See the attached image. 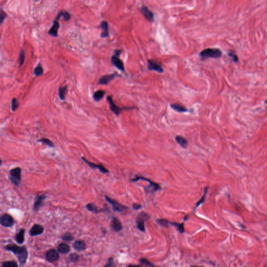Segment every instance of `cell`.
Segmentation results:
<instances>
[{
  "label": "cell",
  "mask_w": 267,
  "mask_h": 267,
  "mask_svg": "<svg viewBox=\"0 0 267 267\" xmlns=\"http://www.w3.org/2000/svg\"><path fill=\"white\" fill-rule=\"evenodd\" d=\"M142 14L143 15L146 19L150 23H153L154 21V15L153 13L146 6H142L140 8Z\"/></svg>",
  "instance_id": "9"
},
{
  "label": "cell",
  "mask_w": 267,
  "mask_h": 267,
  "mask_svg": "<svg viewBox=\"0 0 267 267\" xmlns=\"http://www.w3.org/2000/svg\"><path fill=\"white\" fill-rule=\"evenodd\" d=\"M115 265L114 261H113V258H110V259L108 260V262L107 264H105L104 267H115Z\"/></svg>",
  "instance_id": "40"
},
{
  "label": "cell",
  "mask_w": 267,
  "mask_h": 267,
  "mask_svg": "<svg viewBox=\"0 0 267 267\" xmlns=\"http://www.w3.org/2000/svg\"><path fill=\"white\" fill-rule=\"evenodd\" d=\"M19 102L17 100V99H16V98H13L12 100V105H11L12 110L13 111H15L16 110L19 108Z\"/></svg>",
  "instance_id": "37"
},
{
  "label": "cell",
  "mask_w": 267,
  "mask_h": 267,
  "mask_svg": "<svg viewBox=\"0 0 267 267\" xmlns=\"http://www.w3.org/2000/svg\"><path fill=\"white\" fill-rule=\"evenodd\" d=\"M38 142H42L45 145L48 146V147H51V148H54V147L53 143L50 140L47 139V138H42V139H39Z\"/></svg>",
  "instance_id": "31"
},
{
  "label": "cell",
  "mask_w": 267,
  "mask_h": 267,
  "mask_svg": "<svg viewBox=\"0 0 267 267\" xmlns=\"http://www.w3.org/2000/svg\"><path fill=\"white\" fill-rule=\"evenodd\" d=\"M122 52L121 50H115V53L111 57V63L117 69L121 71H124L125 68L123 62L120 59V56Z\"/></svg>",
  "instance_id": "4"
},
{
  "label": "cell",
  "mask_w": 267,
  "mask_h": 267,
  "mask_svg": "<svg viewBox=\"0 0 267 267\" xmlns=\"http://www.w3.org/2000/svg\"><path fill=\"white\" fill-rule=\"evenodd\" d=\"M43 69L41 64H39L36 68H35L34 74L36 76H40L43 74Z\"/></svg>",
  "instance_id": "28"
},
{
  "label": "cell",
  "mask_w": 267,
  "mask_h": 267,
  "mask_svg": "<svg viewBox=\"0 0 267 267\" xmlns=\"http://www.w3.org/2000/svg\"><path fill=\"white\" fill-rule=\"evenodd\" d=\"M59 253L56 250L54 249H51L46 252L45 254V258L46 260L49 263H53L57 261L59 259Z\"/></svg>",
  "instance_id": "10"
},
{
  "label": "cell",
  "mask_w": 267,
  "mask_h": 267,
  "mask_svg": "<svg viewBox=\"0 0 267 267\" xmlns=\"http://www.w3.org/2000/svg\"><path fill=\"white\" fill-rule=\"evenodd\" d=\"M82 159L83 161H84V162H85V163H86L87 164H88V165L92 168H93V169H96V168H97V169H98V170H99V171L101 172V173H104V174H106V173H108L109 172V170L105 168V167H104V165H102V164H96L93 163V162H90L89 161L87 160V159L84 157H82Z\"/></svg>",
  "instance_id": "12"
},
{
  "label": "cell",
  "mask_w": 267,
  "mask_h": 267,
  "mask_svg": "<svg viewBox=\"0 0 267 267\" xmlns=\"http://www.w3.org/2000/svg\"><path fill=\"white\" fill-rule=\"evenodd\" d=\"M110 227L113 231L115 232H120L123 229V227L120 220L117 218H115V217L112 218L111 221Z\"/></svg>",
  "instance_id": "15"
},
{
  "label": "cell",
  "mask_w": 267,
  "mask_h": 267,
  "mask_svg": "<svg viewBox=\"0 0 267 267\" xmlns=\"http://www.w3.org/2000/svg\"><path fill=\"white\" fill-rule=\"evenodd\" d=\"M68 259L72 263H76L79 259V256L76 253L71 254L68 257Z\"/></svg>",
  "instance_id": "36"
},
{
  "label": "cell",
  "mask_w": 267,
  "mask_h": 267,
  "mask_svg": "<svg viewBox=\"0 0 267 267\" xmlns=\"http://www.w3.org/2000/svg\"><path fill=\"white\" fill-rule=\"evenodd\" d=\"M44 227L40 224H35L32 227L29 231V235L31 236H36L41 235L44 232Z\"/></svg>",
  "instance_id": "14"
},
{
  "label": "cell",
  "mask_w": 267,
  "mask_h": 267,
  "mask_svg": "<svg viewBox=\"0 0 267 267\" xmlns=\"http://www.w3.org/2000/svg\"><path fill=\"white\" fill-rule=\"evenodd\" d=\"M140 263H141V264H144V265H145V266H150V267H153L154 266L148 260H147L146 259H144V258L141 259L140 260Z\"/></svg>",
  "instance_id": "39"
},
{
  "label": "cell",
  "mask_w": 267,
  "mask_h": 267,
  "mask_svg": "<svg viewBox=\"0 0 267 267\" xmlns=\"http://www.w3.org/2000/svg\"><path fill=\"white\" fill-rule=\"evenodd\" d=\"M207 193H208V187H206L205 190H204V195H203V196H202L201 198L199 200V201L196 204V207H195L196 208L197 207H199V206L201 204H202V203H204V202H205L206 198V196H207Z\"/></svg>",
  "instance_id": "35"
},
{
  "label": "cell",
  "mask_w": 267,
  "mask_h": 267,
  "mask_svg": "<svg viewBox=\"0 0 267 267\" xmlns=\"http://www.w3.org/2000/svg\"><path fill=\"white\" fill-rule=\"evenodd\" d=\"M67 92V86L60 87L59 88V96L61 100H64L65 98V94Z\"/></svg>",
  "instance_id": "27"
},
{
  "label": "cell",
  "mask_w": 267,
  "mask_h": 267,
  "mask_svg": "<svg viewBox=\"0 0 267 267\" xmlns=\"http://www.w3.org/2000/svg\"><path fill=\"white\" fill-rule=\"evenodd\" d=\"M70 246L68 245V244L65 243H62L60 244H59V245L57 247V250L60 253L62 254H67L70 252Z\"/></svg>",
  "instance_id": "20"
},
{
  "label": "cell",
  "mask_w": 267,
  "mask_h": 267,
  "mask_svg": "<svg viewBox=\"0 0 267 267\" xmlns=\"http://www.w3.org/2000/svg\"><path fill=\"white\" fill-rule=\"evenodd\" d=\"M2 267H18L17 263L14 260L4 261L2 263Z\"/></svg>",
  "instance_id": "30"
},
{
  "label": "cell",
  "mask_w": 267,
  "mask_h": 267,
  "mask_svg": "<svg viewBox=\"0 0 267 267\" xmlns=\"http://www.w3.org/2000/svg\"><path fill=\"white\" fill-rule=\"evenodd\" d=\"M265 103H266V104H267V100L266 101H265Z\"/></svg>",
  "instance_id": "43"
},
{
  "label": "cell",
  "mask_w": 267,
  "mask_h": 267,
  "mask_svg": "<svg viewBox=\"0 0 267 267\" xmlns=\"http://www.w3.org/2000/svg\"><path fill=\"white\" fill-rule=\"evenodd\" d=\"M222 55V51L217 48H207L201 51L199 54V56L202 59H218L221 57Z\"/></svg>",
  "instance_id": "2"
},
{
  "label": "cell",
  "mask_w": 267,
  "mask_h": 267,
  "mask_svg": "<svg viewBox=\"0 0 267 267\" xmlns=\"http://www.w3.org/2000/svg\"><path fill=\"white\" fill-rule=\"evenodd\" d=\"M116 76V74L106 75L104 76H102L99 79V83L102 85H107L111 80L114 79Z\"/></svg>",
  "instance_id": "18"
},
{
  "label": "cell",
  "mask_w": 267,
  "mask_h": 267,
  "mask_svg": "<svg viewBox=\"0 0 267 267\" xmlns=\"http://www.w3.org/2000/svg\"><path fill=\"white\" fill-rule=\"evenodd\" d=\"M107 101L108 102L110 105V110L115 113L116 115L118 116L123 110H129L135 109V107H127V108H120L116 105L113 102L111 96H108L107 98Z\"/></svg>",
  "instance_id": "5"
},
{
  "label": "cell",
  "mask_w": 267,
  "mask_h": 267,
  "mask_svg": "<svg viewBox=\"0 0 267 267\" xmlns=\"http://www.w3.org/2000/svg\"><path fill=\"white\" fill-rule=\"evenodd\" d=\"M175 139L176 142L178 144H179V145L181 146V147H183V148H186L189 145V143H188L187 140L183 136L177 135L175 138Z\"/></svg>",
  "instance_id": "21"
},
{
  "label": "cell",
  "mask_w": 267,
  "mask_h": 267,
  "mask_svg": "<svg viewBox=\"0 0 267 267\" xmlns=\"http://www.w3.org/2000/svg\"><path fill=\"white\" fill-rule=\"evenodd\" d=\"M62 239L65 242H68L74 239V237L72 234L70 233H66L62 236Z\"/></svg>",
  "instance_id": "33"
},
{
  "label": "cell",
  "mask_w": 267,
  "mask_h": 267,
  "mask_svg": "<svg viewBox=\"0 0 267 267\" xmlns=\"http://www.w3.org/2000/svg\"><path fill=\"white\" fill-rule=\"evenodd\" d=\"M158 223L163 227H168L171 225V222L166 219H158L157 220Z\"/></svg>",
  "instance_id": "34"
},
{
  "label": "cell",
  "mask_w": 267,
  "mask_h": 267,
  "mask_svg": "<svg viewBox=\"0 0 267 267\" xmlns=\"http://www.w3.org/2000/svg\"><path fill=\"white\" fill-rule=\"evenodd\" d=\"M25 231L24 229H22L16 234L15 241L19 244H22L24 242V235H25Z\"/></svg>",
  "instance_id": "22"
},
{
  "label": "cell",
  "mask_w": 267,
  "mask_h": 267,
  "mask_svg": "<svg viewBox=\"0 0 267 267\" xmlns=\"http://www.w3.org/2000/svg\"><path fill=\"white\" fill-rule=\"evenodd\" d=\"M105 94V91L103 90H98L93 94V99L96 102H99L103 98Z\"/></svg>",
  "instance_id": "25"
},
{
  "label": "cell",
  "mask_w": 267,
  "mask_h": 267,
  "mask_svg": "<svg viewBox=\"0 0 267 267\" xmlns=\"http://www.w3.org/2000/svg\"><path fill=\"white\" fill-rule=\"evenodd\" d=\"M105 199L111 205L112 209L115 211L117 212H122L124 210L127 209L126 207L120 204L119 202H117V201L109 197L108 196H105Z\"/></svg>",
  "instance_id": "7"
},
{
  "label": "cell",
  "mask_w": 267,
  "mask_h": 267,
  "mask_svg": "<svg viewBox=\"0 0 267 267\" xmlns=\"http://www.w3.org/2000/svg\"><path fill=\"white\" fill-rule=\"evenodd\" d=\"M133 208L135 210H139L140 209L142 208V206L138 204H135L133 206Z\"/></svg>",
  "instance_id": "42"
},
{
  "label": "cell",
  "mask_w": 267,
  "mask_h": 267,
  "mask_svg": "<svg viewBox=\"0 0 267 267\" xmlns=\"http://www.w3.org/2000/svg\"><path fill=\"white\" fill-rule=\"evenodd\" d=\"M0 223L2 226L5 227H11L14 224V219L8 214L5 213L1 216Z\"/></svg>",
  "instance_id": "8"
},
{
  "label": "cell",
  "mask_w": 267,
  "mask_h": 267,
  "mask_svg": "<svg viewBox=\"0 0 267 267\" xmlns=\"http://www.w3.org/2000/svg\"></svg>",
  "instance_id": "44"
},
{
  "label": "cell",
  "mask_w": 267,
  "mask_h": 267,
  "mask_svg": "<svg viewBox=\"0 0 267 267\" xmlns=\"http://www.w3.org/2000/svg\"><path fill=\"white\" fill-rule=\"evenodd\" d=\"M100 27L102 28V32L101 34V38H107L109 37L108 24L106 21H102L100 25Z\"/></svg>",
  "instance_id": "19"
},
{
  "label": "cell",
  "mask_w": 267,
  "mask_h": 267,
  "mask_svg": "<svg viewBox=\"0 0 267 267\" xmlns=\"http://www.w3.org/2000/svg\"><path fill=\"white\" fill-rule=\"evenodd\" d=\"M9 179L14 185L19 186L21 181V168L16 167L11 169L9 171Z\"/></svg>",
  "instance_id": "3"
},
{
  "label": "cell",
  "mask_w": 267,
  "mask_h": 267,
  "mask_svg": "<svg viewBox=\"0 0 267 267\" xmlns=\"http://www.w3.org/2000/svg\"><path fill=\"white\" fill-rule=\"evenodd\" d=\"M45 198V195H38L36 196L33 206V210H34L35 211H38L44 204Z\"/></svg>",
  "instance_id": "13"
},
{
  "label": "cell",
  "mask_w": 267,
  "mask_h": 267,
  "mask_svg": "<svg viewBox=\"0 0 267 267\" xmlns=\"http://www.w3.org/2000/svg\"><path fill=\"white\" fill-rule=\"evenodd\" d=\"M73 247L77 252H82L86 248V244L81 239H77L73 243Z\"/></svg>",
  "instance_id": "16"
},
{
  "label": "cell",
  "mask_w": 267,
  "mask_h": 267,
  "mask_svg": "<svg viewBox=\"0 0 267 267\" xmlns=\"http://www.w3.org/2000/svg\"><path fill=\"white\" fill-rule=\"evenodd\" d=\"M148 215L144 212H142L138 215L137 217L136 218V222L137 224V227L141 231H145V222L148 219Z\"/></svg>",
  "instance_id": "6"
},
{
  "label": "cell",
  "mask_w": 267,
  "mask_h": 267,
  "mask_svg": "<svg viewBox=\"0 0 267 267\" xmlns=\"http://www.w3.org/2000/svg\"><path fill=\"white\" fill-rule=\"evenodd\" d=\"M6 17V13H5L4 11H3L2 9H1V24L4 22V20Z\"/></svg>",
  "instance_id": "41"
},
{
  "label": "cell",
  "mask_w": 267,
  "mask_h": 267,
  "mask_svg": "<svg viewBox=\"0 0 267 267\" xmlns=\"http://www.w3.org/2000/svg\"><path fill=\"white\" fill-rule=\"evenodd\" d=\"M171 225L176 227V229H178V231L180 233H183L185 232L184 223H179L171 222Z\"/></svg>",
  "instance_id": "29"
},
{
  "label": "cell",
  "mask_w": 267,
  "mask_h": 267,
  "mask_svg": "<svg viewBox=\"0 0 267 267\" xmlns=\"http://www.w3.org/2000/svg\"><path fill=\"white\" fill-rule=\"evenodd\" d=\"M5 250L11 252L15 255L20 265L24 266L28 258V253L25 246H19L15 244L7 245L4 247Z\"/></svg>",
  "instance_id": "1"
},
{
  "label": "cell",
  "mask_w": 267,
  "mask_h": 267,
  "mask_svg": "<svg viewBox=\"0 0 267 267\" xmlns=\"http://www.w3.org/2000/svg\"><path fill=\"white\" fill-rule=\"evenodd\" d=\"M170 106L172 109L175 110V111L178 112L184 113V112L188 111V110L185 107H184L183 105H181L179 104H172Z\"/></svg>",
  "instance_id": "23"
},
{
  "label": "cell",
  "mask_w": 267,
  "mask_h": 267,
  "mask_svg": "<svg viewBox=\"0 0 267 267\" xmlns=\"http://www.w3.org/2000/svg\"><path fill=\"white\" fill-rule=\"evenodd\" d=\"M227 54H228L229 57H231L234 62H237L238 61V57L233 51H229L227 53Z\"/></svg>",
  "instance_id": "38"
},
{
  "label": "cell",
  "mask_w": 267,
  "mask_h": 267,
  "mask_svg": "<svg viewBox=\"0 0 267 267\" xmlns=\"http://www.w3.org/2000/svg\"><path fill=\"white\" fill-rule=\"evenodd\" d=\"M60 28V24L57 20H55L53 21V25L52 27L50 28L48 34L52 37H57L58 36V30Z\"/></svg>",
  "instance_id": "17"
},
{
  "label": "cell",
  "mask_w": 267,
  "mask_h": 267,
  "mask_svg": "<svg viewBox=\"0 0 267 267\" xmlns=\"http://www.w3.org/2000/svg\"><path fill=\"white\" fill-rule=\"evenodd\" d=\"M148 69L150 71L157 72L159 73H162L164 72L163 68L162 66L157 62L152 60H149L148 61Z\"/></svg>",
  "instance_id": "11"
},
{
  "label": "cell",
  "mask_w": 267,
  "mask_h": 267,
  "mask_svg": "<svg viewBox=\"0 0 267 267\" xmlns=\"http://www.w3.org/2000/svg\"><path fill=\"white\" fill-rule=\"evenodd\" d=\"M25 52L23 50H20L19 55V67L20 68V67H22V65H23L25 62Z\"/></svg>",
  "instance_id": "32"
},
{
  "label": "cell",
  "mask_w": 267,
  "mask_h": 267,
  "mask_svg": "<svg viewBox=\"0 0 267 267\" xmlns=\"http://www.w3.org/2000/svg\"><path fill=\"white\" fill-rule=\"evenodd\" d=\"M61 17H63V19L65 21L70 20L71 17V15L67 12L61 11L57 14L56 17V20H59Z\"/></svg>",
  "instance_id": "24"
},
{
  "label": "cell",
  "mask_w": 267,
  "mask_h": 267,
  "mask_svg": "<svg viewBox=\"0 0 267 267\" xmlns=\"http://www.w3.org/2000/svg\"><path fill=\"white\" fill-rule=\"evenodd\" d=\"M86 208L89 211L91 212L92 213H94V214L98 213L101 212V210H99L98 207L93 203L87 204L86 206Z\"/></svg>",
  "instance_id": "26"
}]
</instances>
